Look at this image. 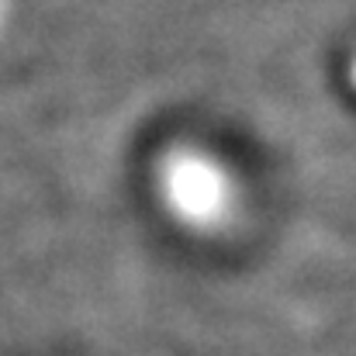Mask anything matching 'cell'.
Listing matches in <instances>:
<instances>
[{
	"mask_svg": "<svg viewBox=\"0 0 356 356\" xmlns=\"http://www.w3.org/2000/svg\"><path fill=\"white\" fill-rule=\"evenodd\" d=\"M350 80H353V87H356V63H353V73H350Z\"/></svg>",
	"mask_w": 356,
	"mask_h": 356,
	"instance_id": "obj_2",
	"label": "cell"
},
{
	"mask_svg": "<svg viewBox=\"0 0 356 356\" xmlns=\"http://www.w3.org/2000/svg\"><path fill=\"white\" fill-rule=\"evenodd\" d=\"M208 184H211V173L208 170H201V166H180L173 173L170 197L191 218H204L208 211H215V201H218V191H211Z\"/></svg>",
	"mask_w": 356,
	"mask_h": 356,
	"instance_id": "obj_1",
	"label": "cell"
}]
</instances>
